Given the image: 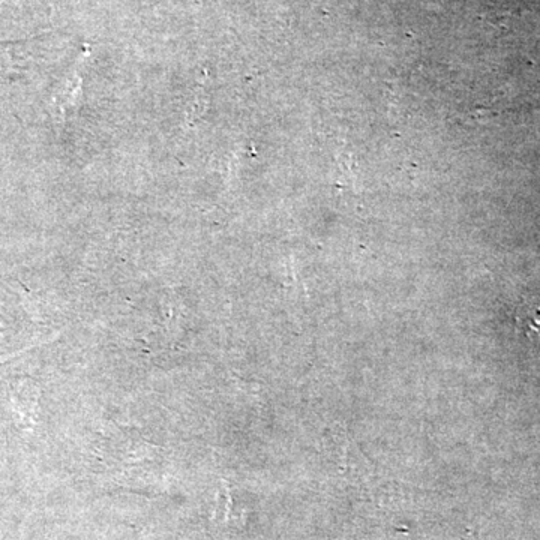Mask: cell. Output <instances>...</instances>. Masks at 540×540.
Here are the masks:
<instances>
[{"instance_id":"obj_1","label":"cell","mask_w":540,"mask_h":540,"mask_svg":"<svg viewBox=\"0 0 540 540\" xmlns=\"http://www.w3.org/2000/svg\"><path fill=\"white\" fill-rule=\"evenodd\" d=\"M516 326L528 338L540 339V299H528L519 306Z\"/></svg>"}]
</instances>
